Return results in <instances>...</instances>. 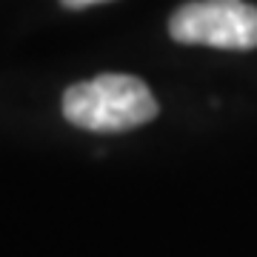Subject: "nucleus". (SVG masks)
Instances as JSON below:
<instances>
[{
    "instance_id": "f03ea898",
    "label": "nucleus",
    "mask_w": 257,
    "mask_h": 257,
    "mask_svg": "<svg viewBox=\"0 0 257 257\" xmlns=\"http://www.w3.org/2000/svg\"><path fill=\"white\" fill-rule=\"evenodd\" d=\"M169 35L186 46L257 49V6L246 0H189L169 18Z\"/></svg>"
},
{
    "instance_id": "f257e3e1",
    "label": "nucleus",
    "mask_w": 257,
    "mask_h": 257,
    "mask_svg": "<svg viewBox=\"0 0 257 257\" xmlns=\"http://www.w3.org/2000/svg\"><path fill=\"white\" fill-rule=\"evenodd\" d=\"M63 117L86 132H128L157 117V100L140 77L109 72L66 89Z\"/></svg>"
},
{
    "instance_id": "7ed1b4c3",
    "label": "nucleus",
    "mask_w": 257,
    "mask_h": 257,
    "mask_svg": "<svg viewBox=\"0 0 257 257\" xmlns=\"http://www.w3.org/2000/svg\"><path fill=\"white\" fill-rule=\"evenodd\" d=\"M66 9H86V6H97V3H106V0H60Z\"/></svg>"
}]
</instances>
